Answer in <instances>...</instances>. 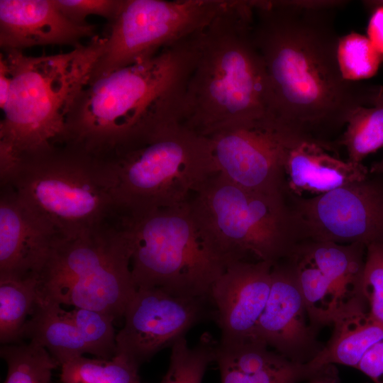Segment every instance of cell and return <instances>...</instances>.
<instances>
[{"label": "cell", "instance_id": "obj_1", "mask_svg": "<svg viewBox=\"0 0 383 383\" xmlns=\"http://www.w3.org/2000/svg\"><path fill=\"white\" fill-rule=\"evenodd\" d=\"M345 1H250L252 35L263 60L276 126L328 148L381 86L350 81L338 60L336 11Z\"/></svg>", "mask_w": 383, "mask_h": 383}, {"label": "cell", "instance_id": "obj_2", "mask_svg": "<svg viewBox=\"0 0 383 383\" xmlns=\"http://www.w3.org/2000/svg\"><path fill=\"white\" fill-rule=\"evenodd\" d=\"M201 32L89 81L69 116L65 144L106 158L182 124Z\"/></svg>", "mask_w": 383, "mask_h": 383}, {"label": "cell", "instance_id": "obj_3", "mask_svg": "<svg viewBox=\"0 0 383 383\" xmlns=\"http://www.w3.org/2000/svg\"><path fill=\"white\" fill-rule=\"evenodd\" d=\"M252 20L250 1L226 0L201 32L184 99L187 128L209 137L230 126H276Z\"/></svg>", "mask_w": 383, "mask_h": 383}, {"label": "cell", "instance_id": "obj_4", "mask_svg": "<svg viewBox=\"0 0 383 383\" xmlns=\"http://www.w3.org/2000/svg\"><path fill=\"white\" fill-rule=\"evenodd\" d=\"M105 42L97 35L70 52L50 55L4 51L12 82L0 122L1 177L22 157L65 144L69 116Z\"/></svg>", "mask_w": 383, "mask_h": 383}, {"label": "cell", "instance_id": "obj_5", "mask_svg": "<svg viewBox=\"0 0 383 383\" xmlns=\"http://www.w3.org/2000/svg\"><path fill=\"white\" fill-rule=\"evenodd\" d=\"M4 184L60 237L121 223L111 164L77 147L64 144L22 157Z\"/></svg>", "mask_w": 383, "mask_h": 383}, {"label": "cell", "instance_id": "obj_6", "mask_svg": "<svg viewBox=\"0 0 383 383\" xmlns=\"http://www.w3.org/2000/svg\"><path fill=\"white\" fill-rule=\"evenodd\" d=\"M286 196L245 189L216 173L195 192L189 206L200 231L227 266L238 261L275 265L305 239Z\"/></svg>", "mask_w": 383, "mask_h": 383}, {"label": "cell", "instance_id": "obj_7", "mask_svg": "<svg viewBox=\"0 0 383 383\" xmlns=\"http://www.w3.org/2000/svg\"><path fill=\"white\" fill-rule=\"evenodd\" d=\"M122 228L131 246L137 289L158 288L176 296L210 299L213 284L227 265L200 231L189 201L126 215Z\"/></svg>", "mask_w": 383, "mask_h": 383}, {"label": "cell", "instance_id": "obj_8", "mask_svg": "<svg viewBox=\"0 0 383 383\" xmlns=\"http://www.w3.org/2000/svg\"><path fill=\"white\" fill-rule=\"evenodd\" d=\"M122 225L60 238L37 275L39 301L123 317L137 290Z\"/></svg>", "mask_w": 383, "mask_h": 383}, {"label": "cell", "instance_id": "obj_9", "mask_svg": "<svg viewBox=\"0 0 383 383\" xmlns=\"http://www.w3.org/2000/svg\"><path fill=\"white\" fill-rule=\"evenodd\" d=\"M104 159L124 215L183 205L217 173L209 138L183 124Z\"/></svg>", "mask_w": 383, "mask_h": 383}, {"label": "cell", "instance_id": "obj_10", "mask_svg": "<svg viewBox=\"0 0 383 383\" xmlns=\"http://www.w3.org/2000/svg\"><path fill=\"white\" fill-rule=\"evenodd\" d=\"M226 0H123L89 81L203 30Z\"/></svg>", "mask_w": 383, "mask_h": 383}, {"label": "cell", "instance_id": "obj_11", "mask_svg": "<svg viewBox=\"0 0 383 383\" xmlns=\"http://www.w3.org/2000/svg\"><path fill=\"white\" fill-rule=\"evenodd\" d=\"M305 239L383 244V186L366 179L318 196H290Z\"/></svg>", "mask_w": 383, "mask_h": 383}, {"label": "cell", "instance_id": "obj_12", "mask_svg": "<svg viewBox=\"0 0 383 383\" xmlns=\"http://www.w3.org/2000/svg\"><path fill=\"white\" fill-rule=\"evenodd\" d=\"M116 333V355L133 362L148 361L199 323L214 319L209 298L180 296L158 288H138Z\"/></svg>", "mask_w": 383, "mask_h": 383}, {"label": "cell", "instance_id": "obj_13", "mask_svg": "<svg viewBox=\"0 0 383 383\" xmlns=\"http://www.w3.org/2000/svg\"><path fill=\"white\" fill-rule=\"evenodd\" d=\"M207 138L217 173L249 190L286 194L285 160L302 140L270 125L230 126Z\"/></svg>", "mask_w": 383, "mask_h": 383}, {"label": "cell", "instance_id": "obj_14", "mask_svg": "<svg viewBox=\"0 0 383 383\" xmlns=\"http://www.w3.org/2000/svg\"><path fill=\"white\" fill-rule=\"evenodd\" d=\"M273 265L263 261L235 262L213 284L210 299L220 340H255V328L269 296Z\"/></svg>", "mask_w": 383, "mask_h": 383}, {"label": "cell", "instance_id": "obj_15", "mask_svg": "<svg viewBox=\"0 0 383 383\" xmlns=\"http://www.w3.org/2000/svg\"><path fill=\"white\" fill-rule=\"evenodd\" d=\"M277 262L272 269V283L265 309L255 328L254 338L274 348L287 359L302 362L310 346L309 317L294 261Z\"/></svg>", "mask_w": 383, "mask_h": 383}, {"label": "cell", "instance_id": "obj_16", "mask_svg": "<svg viewBox=\"0 0 383 383\" xmlns=\"http://www.w3.org/2000/svg\"><path fill=\"white\" fill-rule=\"evenodd\" d=\"M60 238L10 185H1L0 275L37 276Z\"/></svg>", "mask_w": 383, "mask_h": 383}, {"label": "cell", "instance_id": "obj_17", "mask_svg": "<svg viewBox=\"0 0 383 383\" xmlns=\"http://www.w3.org/2000/svg\"><path fill=\"white\" fill-rule=\"evenodd\" d=\"M96 26L76 23L53 0H0V46L4 51H23L38 45L77 48L84 38L96 35Z\"/></svg>", "mask_w": 383, "mask_h": 383}, {"label": "cell", "instance_id": "obj_18", "mask_svg": "<svg viewBox=\"0 0 383 383\" xmlns=\"http://www.w3.org/2000/svg\"><path fill=\"white\" fill-rule=\"evenodd\" d=\"M335 152L311 140L293 146L284 163L286 194L313 197L367 177L362 163L343 160Z\"/></svg>", "mask_w": 383, "mask_h": 383}, {"label": "cell", "instance_id": "obj_19", "mask_svg": "<svg viewBox=\"0 0 383 383\" xmlns=\"http://www.w3.org/2000/svg\"><path fill=\"white\" fill-rule=\"evenodd\" d=\"M257 340L217 341L215 360L221 383H297L316 374Z\"/></svg>", "mask_w": 383, "mask_h": 383}, {"label": "cell", "instance_id": "obj_20", "mask_svg": "<svg viewBox=\"0 0 383 383\" xmlns=\"http://www.w3.org/2000/svg\"><path fill=\"white\" fill-rule=\"evenodd\" d=\"M365 299L345 304L333 318V332L327 345L307 362L311 370L319 372L328 365L357 367L377 343L383 340V328L370 317Z\"/></svg>", "mask_w": 383, "mask_h": 383}, {"label": "cell", "instance_id": "obj_21", "mask_svg": "<svg viewBox=\"0 0 383 383\" xmlns=\"http://www.w3.org/2000/svg\"><path fill=\"white\" fill-rule=\"evenodd\" d=\"M367 247L309 240L294 251L311 261L332 284L345 302L365 299L362 289ZM366 300V299H365Z\"/></svg>", "mask_w": 383, "mask_h": 383}, {"label": "cell", "instance_id": "obj_22", "mask_svg": "<svg viewBox=\"0 0 383 383\" xmlns=\"http://www.w3.org/2000/svg\"><path fill=\"white\" fill-rule=\"evenodd\" d=\"M29 339L45 348L52 358L62 365L89 353L79 331L60 304L38 300L26 322L22 339Z\"/></svg>", "mask_w": 383, "mask_h": 383}, {"label": "cell", "instance_id": "obj_23", "mask_svg": "<svg viewBox=\"0 0 383 383\" xmlns=\"http://www.w3.org/2000/svg\"><path fill=\"white\" fill-rule=\"evenodd\" d=\"M39 300L35 275L23 277L0 275V342L3 345L22 339L26 322Z\"/></svg>", "mask_w": 383, "mask_h": 383}, {"label": "cell", "instance_id": "obj_24", "mask_svg": "<svg viewBox=\"0 0 383 383\" xmlns=\"http://www.w3.org/2000/svg\"><path fill=\"white\" fill-rule=\"evenodd\" d=\"M289 257L294 262L299 287L311 321L317 324L332 323L347 302L311 261L295 251Z\"/></svg>", "mask_w": 383, "mask_h": 383}, {"label": "cell", "instance_id": "obj_25", "mask_svg": "<svg viewBox=\"0 0 383 383\" xmlns=\"http://www.w3.org/2000/svg\"><path fill=\"white\" fill-rule=\"evenodd\" d=\"M336 144L344 145L347 160L356 163L383 146V91L372 106L359 107L352 113Z\"/></svg>", "mask_w": 383, "mask_h": 383}, {"label": "cell", "instance_id": "obj_26", "mask_svg": "<svg viewBox=\"0 0 383 383\" xmlns=\"http://www.w3.org/2000/svg\"><path fill=\"white\" fill-rule=\"evenodd\" d=\"M139 365L122 355L111 359L78 357L61 366V383H144Z\"/></svg>", "mask_w": 383, "mask_h": 383}, {"label": "cell", "instance_id": "obj_27", "mask_svg": "<svg viewBox=\"0 0 383 383\" xmlns=\"http://www.w3.org/2000/svg\"><path fill=\"white\" fill-rule=\"evenodd\" d=\"M0 354L8 366L4 383H50L59 365L45 348L30 341L3 345Z\"/></svg>", "mask_w": 383, "mask_h": 383}, {"label": "cell", "instance_id": "obj_28", "mask_svg": "<svg viewBox=\"0 0 383 383\" xmlns=\"http://www.w3.org/2000/svg\"><path fill=\"white\" fill-rule=\"evenodd\" d=\"M216 343L208 333L193 347L189 346L185 336L178 339L171 347L169 367L160 383H201L215 360Z\"/></svg>", "mask_w": 383, "mask_h": 383}, {"label": "cell", "instance_id": "obj_29", "mask_svg": "<svg viewBox=\"0 0 383 383\" xmlns=\"http://www.w3.org/2000/svg\"><path fill=\"white\" fill-rule=\"evenodd\" d=\"M84 342L89 353L97 358L111 359L116 353V334L113 326L116 319L110 314L74 307L66 311Z\"/></svg>", "mask_w": 383, "mask_h": 383}, {"label": "cell", "instance_id": "obj_30", "mask_svg": "<svg viewBox=\"0 0 383 383\" xmlns=\"http://www.w3.org/2000/svg\"><path fill=\"white\" fill-rule=\"evenodd\" d=\"M383 60L367 38L356 33L340 37L338 60L343 77L362 81L374 76Z\"/></svg>", "mask_w": 383, "mask_h": 383}, {"label": "cell", "instance_id": "obj_31", "mask_svg": "<svg viewBox=\"0 0 383 383\" xmlns=\"http://www.w3.org/2000/svg\"><path fill=\"white\" fill-rule=\"evenodd\" d=\"M362 289L370 317L383 328L382 243H374L367 247Z\"/></svg>", "mask_w": 383, "mask_h": 383}, {"label": "cell", "instance_id": "obj_32", "mask_svg": "<svg viewBox=\"0 0 383 383\" xmlns=\"http://www.w3.org/2000/svg\"><path fill=\"white\" fill-rule=\"evenodd\" d=\"M58 9L70 20L85 24L86 18L96 15L111 23L118 13L123 0H53Z\"/></svg>", "mask_w": 383, "mask_h": 383}, {"label": "cell", "instance_id": "obj_33", "mask_svg": "<svg viewBox=\"0 0 383 383\" xmlns=\"http://www.w3.org/2000/svg\"><path fill=\"white\" fill-rule=\"evenodd\" d=\"M356 369L369 377L374 383H383V340L367 351Z\"/></svg>", "mask_w": 383, "mask_h": 383}, {"label": "cell", "instance_id": "obj_34", "mask_svg": "<svg viewBox=\"0 0 383 383\" xmlns=\"http://www.w3.org/2000/svg\"><path fill=\"white\" fill-rule=\"evenodd\" d=\"M368 39L383 57V6L374 9L367 26Z\"/></svg>", "mask_w": 383, "mask_h": 383}, {"label": "cell", "instance_id": "obj_35", "mask_svg": "<svg viewBox=\"0 0 383 383\" xmlns=\"http://www.w3.org/2000/svg\"><path fill=\"white\" fill-rule=\"evenodd\" d=\"M12 76L7 61L1 53L0 57V107H4L10 91Z\"/></svg>", "mask_w": 383, "mask_h": 383}, {"label": "cell", "instance_id": "obj_36", "mask_svg": "<svg viewBox=\"0 0 383 383\" xmlns=\"http://www.w3.org/2000/svg\"><path fill=\"white\" fill-rule=\"evenodd\" d=\"M370 172L373 174H383V157L380 161L372 165Z\"/></svg>", "mask_w": 383, "mask_h": 383}, {"label": "cell", "instance_id": "obj_37", "mask_svg": "<svg viewBox=\"0 0 383 383\" xmlns=\"http://www.w3.org/2000/svg\"><path fill=\"white\" fill-rule=\"evenodd\" d=\"M363 3L367 6H370L372 8L374 9L379 6H383V0L364 1Z\"/></svg>", "mask_w": 383, "mask_h": 383}]
</instances>
